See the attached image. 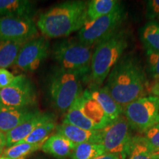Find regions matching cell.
Returning <instances> with one entry per match:
<instances>
[{"label":"cell","mask_w":159,"mask_h":159,"mask_svg":"<svg viewBox=\"0 0 159 159\" xmlns=\"http://www.w3.org/2000/svg\"><path fill=\"white\" fill-rule=\"evenodd\" d=\"M25 159H46V158H44L43 156H41V155H30V156H29L28 157H27V158H25Z\"/></svg>","instance_id":"cell-33"},{"label":"cell","mask_w":159,"mask_h":159,"mask_svg":"<svg viewBox=\"0 0 159 159\" xmlns=\"http://www.w3.org/2000/svg\"><path fill=\"white\" fill-rule=\"evenodd\" d=\"M141 41L146 50L159 52V21H150L141 30Z\"/></svg>","instance_id":"cell-21"},{"label":"cell","mask_w":159,"mask_h":159,"mask_svg":"<svg viewBox=\"0 0 159 159\" xmlns=\"http://www.w3.org/2000/svg\"><path fill=\"white\" fill-rule=\"evenodd\" d=\"M81 96V95H80ZM80 96L66 112L63 123L74 125L87 130H96L94 125L85 116L80 108Z\"/></svg>","instance_id":"cell-19"},{"label":"cell","mask_w":159,"mask_h":159,"mask_svg":"<svg viewBox=\"0 0 159 159\" xmlns=\"http://www.w3.org/2000/svg\"><path fill=\"white\" fill-rule=\"evenodd\" d=\"M105 153L103 147L96 143L77 144L71 155V159H94Z\"/></svg>","instance_id":"cell-25"},{"label":"cell","mask_w":159,"mask_h":159,"mask_svg":"<svg viewBox=\"0 0 159 159\" xmlns=\"http://www.w3.org/2000/svg\"><path fill=\"white\" fill-rule=\"evenodd\" d=\"M49 41L44 36H36L24 43L15 65L24 71H34L49 54Z\"/></svg>","instance_id":"cell-10"},{"label":"cell","mask_w":159,"mask_h":159,"mask_svg":"<svg viewBox=\"0 0 159 159\" xmlns=\"http://www.w3.org/2000/svg\"><path fill=\"white\" fill-rule=\"evenodd\" d=\"M105 86L111 97L122 107L144 97L146 77L136 57L126 55L120 58L109 73Z\"/></svg>","instance_id":"cell-1"},{"label":"cell","mask_w":159,"mask_h":159,"mask_svg":"<svg viewBox=\"0 0 159 159\" xmlns=\"http://www.w3.org/2000/svg\"><path fill=\"white\" fill-rule=\"evenodd\" d=\"M120 2L117 0H91L87 6V21L104 16L111 13Z\"/></svg>","instance_id":"cell-20"},{"label":"cell","mask_w":159,"mask_h":159,"mask_svg":"<svg viewBox=\"0 0 159 159\" xmlns=\"http://www.w3.org/2000/svg\"><path fill=\"white\" fill-rule=\"evenodd\" d=\"M86 91L102 107L111 121H114L122 116L123 107L118 104L111 97L106 86L99 87V85H91V88L87 89Z\"/></svg>","instance_id":"cell-16"},{"label":"cell","mask_w":159,"mask_h":159,"mask_svg":"<svg viewBox=\"0 0 159 159\" xmlns=\"http://www.w3.org/2000/svg\"><path fill=\"white\" fill-rule=\"evenodd\" d=\"M45 142L33 144L27 143L15 144L4 150L0 159H25L40 150Z\"/></svg>","instance_id":"cell-22"},{"label":"cell","mask_w":159,"mask_h":159,"mask_svg":"<svg viewBox=\"0 0 159 159\" xmlns=\"http://www.w3.org/2000/svg\"><path fill=\"white\" fill-rule=\"evenodd\" d=\"M123 116L130 127L139 133L159 123V98L144 97L123 107Z\"/></svg>","instance_id":"cell-8"},{"label":"cell","mask_w":159,"mask_h":159,"mask_svg":"<svg viewBox=\"0 0 159 159\" xmlns=\"http://www.w3.org/2000/svg\"><path fill=\"white\" fill-rule=\"evenodd\" d=\"M6 147V135L0 131V156L4 152V149Z\"/></svg>","instance_id":"cell-31"},{"label":"cell","mask_w":159,"mask_h":159,"mask_svg":"<svg viewBox=\"0 0 159 159\" xmlns=\"http://www.w3.org/2000/svg\"><path fill=\"white\" fill-rule=\"evenodd\" d=\"M74 143L61 135H51L43 143L42 151L57 159H66L71 156L75 148Z\"/></svg>","instance_id":"cell-17"},{"label":"cell","mask_w":159,"mask_h":159,"mask_svg":"<svg viewBox=\"0 0 159 159\" xmlns=\"http://www.w3.org/2000/svg\"><path fill=\"white\" fill-rule=\"evenodd\" d=\"M146 55L151 75L159 81V52L146 50Z\"/></svg>","instance_id":"cell-27"},{"label":"cell","mask_w":159,"mask_h":159,"mask_svg":"<svg viewBox=\"0 0 159 159\" xmlns=\"http://www.w3.org/2000/svg\"><path fill=\"white\" fill-rule=\"evenodd\" d=\"M142 136L151 148L159 149V123L148 129Z\"/></svg>","instance_id":"cell-28"},{"label":"cell","mask_w":159,"mask_h":159,"mask_svg":"<svg viewBox=\"0 0 159 159\" xmlns=\"http://www.w3.org/2000/svg\"><path fill=\"white\" fill-rule=\"evenodd\" d=\"M37 111L31 108L0 110V131L6 135L33 116Z\"/></svg>","instance_id":"cell-18"},{"label":"cell","mask_w":159,"mask_h":159,"mask_svg":"<svg viewBox=\"0 0 159 159\" xmlns=\"http://www.w3.org/2000/svg\"><path fill=\"white\" fill-rule=\"evenodd\" d=\"M38 36V27L33 19L0 17V41L25 43Z\"/></svg>","instance_id":"cell-11"},{"label":"cell","mask_w":159,"mask_h":159,"mask_svg":"<svg viewBox=\"0 0 159 159\" xmlns=\"http://www.w3.org/2000/svg\"><path fill=\"white\" fill-rule=\"evenodd\" d=\"M83 77L60 67L55 69L48 82V94L55 110L66 113L83 94Z\"/></svg>","instance_id":"cell-4"},{"label":"cell","mask_w":159,"mask_h":159,"mask_svg":"<svg viewBox=\"0 0 159 159\" xmlns=\"http://www.w3.org/2000/svg\"><path fill=\"white\" fill-rule=\"evenodd\" d=\"M126 159H156L153 149L147 143L143 136L134 137L133 146Z\"/></svg>","instance_id":"cell-26"},{"label":"cell","mask_w":159,"mask_h":159,"mask_svg":"<svg viewBox=\"0 0 159 159\" xmlns=\"http://www.w3.org/2000/svg\"><path fill=\"white\" fill-rule=\"evenodd\" d=\"M125 18V9L119 4L111 13L94 21H87L80 30L77 40L83 44L92 47L101 40L118 30Z\"/></svg>","instance_id":"cell-7"},{"label":"cell","mask_w":159,"mask_h":159,"mask_svg":"<svg viewBox=\"0 0 159 159\" xmlns=\"http://www.w3.org/2000/svg\"><path fill=\"white\" fill-rule=\"evenodd\" d=\"M36 3L30 0H0V17L33 19Z\"/></svg>","instance_id":"cell-14"},{"label":"cell","mask_w":159,"mask_h":159,"mask_svg":"<svg viewBox=\"0 0 159 159\" xmlns=\"http://www.w3.org/2000/svg\"><path fill=\"white\" fill-rule=\"evenodd\" d=\"M80 101L83 113L94 125L96 130H102L112 122L102 107L90 96L86 89L81 94Z\"/></svg>","instance_id":"cell-13"},{"label":"cell","mask_w":159,"mask_h":159,"mask_svg":"<svg viewBox=\"0 0 159 159\" xmlns=\"http://www.w3.org/2000/svg\"><path fill=\"white\" fill-rule=\"evenodd\" d=\"M88 2H63L39 15L36 26L47 39L64 38L79 31L87 22Z\"/></svg>","instance_id":"cell-2"},{"label":"cell","mask_w":159,"mask_h":159,"mask_svg":"<svg viewBox=\"0 0 159 159\" xmlns=\"http://www.w3.org/2000/svg\"><path fill=\"white\" fill-rule=\"evenodd\" d=\"M130 129L128 122L122 115L101 130L99 144L103 147L105 153L115 155L120 159L128 158L134 137L131 134Z\"/></svg>","instance_id":"cell-6"},{"label":"cell","mask_w":159,"mask_h":159,"mask_svg":"<svg viewBox=\"0 0 159 159\" xmlns=\"http://www.w3.org/2000/svg\"><path fill=\"white\" fill-rule=\"evenodd\" d=\"M128 47V35L118 30L101 40L95 46L91 63L90 77L95 85H101Z\"/></svg>","instance_id":"cell-3"},{"label":"cell","mask_w":159,"mask_h":159,"mask_svg":"<svg viewBox=\"0 0 159 159\" xmlns=\"http://www.w3.org/2000/svg\"><path fill=\"white\" fill-rule=\"evenodd\" d=\"M146 16L150 21L159 19V0H150L148 2Z\"/></svg>","instance_id":"cell-29"},{"label":"cell","mask_w":159,"mask_h":159,"mask_svg":"<svg viewBox=\"0 0 159 159\" xmlns=\"http://www.w3.org/2000/svg\"><path fill=\"white\" fill-rule=\"evenodd\" d=\"M55 118L51 113L41 112L39 110L33 115L16 128L6 134V148H9L24 140L41 123Z\"/></svg>","instance_id":"cell-12"},{"label":"cell","mask_w":159,"mask_h":159,"mask_svg":"<svg viewBox=\"0 0 159 159\" xmlns=\"http://www.w3.org/2000/svg\"><path fill=\"white\" fill-rule=\"evenodd\" d=\"M22 43L0 41V69H7L15 64Z\"/></svg>","instance_id":"cell-23"},{"label":"cell","mask_w":159,"mask_h":159,"mask_svg":"<svg viewBox=\"0 0 159 159\" xmlns=\"http://www.w3.org/2000/svg\"><path fill=\"white\" fill-rule=\"evenodd\" d=\"M16 76L5 69H0V89L8 86L13 82Z\"/></svg>","instance_id":"cell-30"},{"label":"cell","mask_w":159,"mask_h":159,"mask_svg":"<svg viewBox=\"0 0 159 159\" xmlns=\"http://www.w3.org/2000/svg\"><path fill=\"white\" fill-rule=\"evenodd\" d=\"M94 159H120V158H119L118 156H115V155L110 154V153H104L98 157H96V158Z\"/></svg>","instance_id":"cell-32"},{"label":"cell","mask_w":159,"mask_h":159,"mask_svg":"<svg viewBox=\"0 0 159 159\" xmlns=\"http://www.w3.org/2000/svg\"><path fill=\"white\" fill-rule=\"evenodd\" d=\"M91 47L80 42L77 39H63L52 47V56L60 68L77 73L86 79L91 73L92 58Z\"/></svg>","instance_id":"cell-5"},{"label":"cell","mask_w":159,"mask_h":159,"mask_svg":"<svg viewBox=\"0 0 159 159\" xmlns=\"http://www.w3.org/2000/svg\"><path fill=\"white\" fill-rule=\"evenodd\" d=\"M55 131L56 134L64 136L75 145L82 143H100L101 130H87L74 125L62 123L57 125Z\"/></svg>","instance_id":"cell-15"},{"label":"cell","mask_w":159,"mask_h":159,"mask_svg":"<svg viewBox=\"0 0 159 159\" xmlns=\"http://www.w3.org/2000/svg\"><path fill=\"white\" fill-rule=\"evenodd\" d=\"M37 91L27 76H16L13 82L0 89V110L31 108L36 104Z\"/></svg>","instance_id":"cell-9"},{"label":"cell","mask_w":159,"mask_h":159,"mask_svg":"<svg viewBox=\"0 0 159 159\" xmlns=\"http://www.w3.org/2000/svg\"><path fill=\"white\" fill-rule=\"evenodd\" d=\"M56 127L57 125L55 117V118L49 119L47 122H43L41 125H39L28 136L26 137L24 140L18 143V144L27 143V144H33L44 142V141L48 139V137L52 134V132L55 130Z\"/></svg>","instance_id":"cell-24"}]
</instances>
